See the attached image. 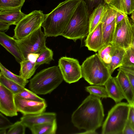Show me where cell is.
Listing matches in <instances>:
<instances>
[{
  "instance_id": "obj_1",
  "label": "cell",
  "mask_w": 134,
  "mask_h": 134,
  "mask_svg": "<svg viewBox=\"0 0 134 134\" xmlns=\"http://www.w3.org/2000/svg\"><path fill=\"white\" fill-rule=\"evenodd\" d=\"M104 116L100 98L90 94L73 112L71 121L79 129L96 131L101 126Z\"/></svg>"
},
{
  "instance_id": "obj_2",
  "label": "cell",
  "mask_w": 134,
  "mask_h": 134,
  "mask_svg": "<svg viewBox=\"0 0 134 134\" xmlns=\"http://www.w3.org/2000/svg\"><path fill=\"white\" fill-rule=\"evenodd\" d=\"M81 0H65L46 14L41 27L47 37L62 36Z\"/></svg>"
},
{
  "instance_id": "obj_3",
  "label": "cell",
  "mask_w": 134,
  "mask_h": 134,
  "mask_svg": "<svg viewBox=\"0 0 134 134\" xmlns=\"http://www.w3.org/2000/svg\"><path fill=\"white\" fill-rule=\"evenodd\" d=\"M63 80L58 66H53L37 73L30 80L29 87L37 94L45 95L51 93Z\"/></svg>"
},
{
  "instance_id": "obj_4",
  "label": "cell",
  "mask_w": 134,
  "mask_h": 134,
  "mask_svg": "<svg viewBox=\"0 0 134 134\" xmlns=\"http://www.w3.org/2000/svg\"><path fill=\"white\" fill-rule=\"evenodd\" d=\"M89 16L86 3L81 0L62 36L74 41L87 36L90 31Z\"/></svg>"
},
{
  "instance_id": "obj_5",
  "label": "cell",
  "mask_w": 134,
  "mask_h": 134,
  "mask_svg": "<svg viewBox=\"0 0 134 134\" xmlns=\"http://www.w3.org/2000/svg\"><path fill=\"white\" fill-rule=\"evenodd\" d=\"M81 67L82 77L91 85H104L111 76L97 53L87 58Z\"/></svg>"
},
{
  "instance_id": "obj_6",
  "label": "cell",
  "mask_w": 134,
  "mask_h": 134,
  "mask_svg": "<svg viewBox=\"0 0 134 134\" xmlns=\"http://www.w3.org/2000/svg\"><path fill=\"white\" fill-rule=\"evenodd\" d=\"M130 107L127 103H117L108 112L102 126V134H122Z\"/></svg>"
},
{
  "instance_id": "obj_7",
  "label": "cell",
  "mask_w": 134,
  "mask_h": 134,
  "mask_svg": "<svg viewBox=\"0 0 134 134\" xmlns=\"http://www.w3.org/2000/svg\"><path fill=\"white\" fill-rule=\"evenodd\" d=\"M45 16L41 10H35L26 14L16 25L13 37L20 40L35 32L41 27Z\"/></svg>"
},
{
  "instance_id": "obj_8",
  "label": "cell",
  "mask_w": 134,
  "mask_h": 134,
  "mask_svg": "<svg viewBox=\"0 0 134 134\" xmlns=\"http://www.w3.org/2000/svg\"><path fill=\"white\" fill-rule=\"evenodd\" d=\"M47 37L41 27L25 38L16 40L18 46L24 60L32 54L38 55L47 47Z\"/></svg>"
},
{
  "instance_id": "obj_9",
  "label": "cell",
  "mask_w": 134,
  "mask_h": 134,
  "mask_svg": "<svg viewBox=\"0 0 134 134\" xmlns=\"http://www.w3.org/2000/svg\"><path fill=\"white\" fill-rule=\"evenodd\" d=\"M58 66L64 80L68 83L77 82L82 77L81 66L76 59L61 57L59 60Z\"/></svg>"
},
{
  "instance_id": "obj_10",
  "label": "cell",
  "mask_w": 134,
  "mask_h": 134,
  "mask_svg": "<svg viewBox=\"0 0 134 134\" xmlns=\"http://www.w3.org/2000/svg\"><path fill=\"white\" fill-rule=\"evenodd\" d=\"M133 23L127 15L116 25L112 44L125 50L132 46Z\"/></svg>"
},
{
  "instance_id": "obj_11",
  "label": "cell",
  "mask_w": 134,
  "mask_h": 134,
  "mask_svg": "<svg viewBox=\"0 0 134 134\" xmlns=\"http://www.w3.org/2000/svg\"><path fill=\"white\" fill-rule=\"evenodd\" d=\"M14 99L18 111L23 115L36 114L44 112L47 107L46 101L40 102L30 100L14 94Z\"/></svg>"
},
{
  "instance_id": "obj_12",
  "label": "cell",
  "mask_w": 134,
  "mask_h": 134,
  "mask_svg": "<svg viewBox=\"0 0 134 134\" xmlns=\"http://www.w3.org/2000/svg\"><path fill=\"white\" fill-rule=\"evenodd\" d=\"M14 94L0 84V111L7 116L18 115L14 99Z\"/></svg>"
},
{
  "instance_id": "obj_13",
  "label": "cell",
  "mask_w": 134,
  "mask_h": 134,
  "mask_svg": "<svg viewBox=\"0 0 134 134\" xmlns=\"http://www.w3.org/2000/svg\"><path fill=\"white\" fill-rule=\"evenodd\" d=\"M56 114L54 112H43L36 114L23 115L20 120L26 127L30 129L33 126L56 120Z\"/></svg>"
},
{
  "instance_id": "obj_14",
  "label": "cell",
  "mask_w": 134,
  "mask_h": 134,
  "mask_svg": "<svg viewBox=\"0 0 134 134\" xmlns=\"http://www.w3.org/2000/svg\"><path fill=\"white\" fill-rule=\"evenodd\" d=\"M85 46L91 51L98 52L104 46L102 23L101 22L91 32L85 40Z\"/></svg>"
},
{
  "instance_id": "obj_15",
  "label": "cell",
  "mask_w": 134,
  "mask_h": 134,
  "mask_svg": "<svg viewBox=\"0 0 134 134\" xmlns=\"http://www.w3.org/2000/svg\"><path fill=\"white\" fill-rule=\"evenodd\" d=\"M0 44L14 57L19 63L24 60L16 39L4 32H0Z\"/></svg>"
},
{
  "instance_id": "obj_16",
  "label": "cell",
  "mask_w": 134,
  "mask_h": 134,
  "mask_svg": "<svg viewBox=\"0 0 134 134\" xmlns=\"http://www.w3.org/2000/svg\"><path fill=\"white\" fill-rule=\"evenodd\" d=\"M116 77L125 99L129 104H134V92L131 84L125 73L119 69Z\"/></svg>"
},
{
  "instance_id": "obj_17",
  "label": "cell",
  "mask_w": 134,
  "mask_h": 134,
  "mask_svg": "<svg viewBox=\"0 0 134 134\" xmlns=\"http://www.w3.org/2000/svg\"><path fill=\"white\" fill-rule=\"evenodd\" d=\"M21 8L0 10V21L10 25H16L26 14L21 11Z\"/></svg>"
},
{
  "instance_id": "obj_18",
  "label": "cell",
  "mask_w": 134,
  "mask_h": 134,
  "mask_svg": "<svg viewBox=\"0 0 134 134\" xmlns=\"http://www.w3.org/2000/svg\"><path fill=\"white\" fill-rule=\"evenodd\" d=\"M104 86L109 97L116 103L121 102L125 97L116 77L111 76L105 83Z\"/></svg>"
},
{
  "instance_id": "obj_19",
  "label": "cell",
  "mask_w": 134,
  "mask_h": 134,
  "mask_svg": "<svg viewBox=\"0 0 134 134\" xmlns=\"http://www.w3.org/2000/svg\"><path fill=\"white\" fill-rule=\"evenodd\" d=\"M105 5L104 2L100 4L94 9L90 15L89 17V33L92 31L101 23Z\"/></svg>"
},
{
  "instance_id": "obj_20",
  "label": "cell",
  "mask_w": 134,
  "mask_h": 134,
  "mask_svg": "<svg viewBox=\"0 0 134 134\" xmlns=\"http://www.w3.org/2000/svg\"><path fill=\"white\" fill-rule=\"evenodd\" d=\"M57 128L56 120L34 125L30 129L33 134H55Z\"/></svg>"
},
{
  "instance_id": "obj_21",
  "label": "cell",
  "mask_w": 134,
  "mask_h": 134,
  "mask_svg": "<svg viewBox=\"0 0 134 134\" xmlns=\"http://www.w3.org/2000/svg\"><path fill=\"white\" fill-rule=\"evenodd\" d=\"M125 51V49L113 45L111 62L109 69L111 75L116 69L121 66Z\"/></svg>"
},
{
  "instance_id": "obj_22",
  "label": "cell",
  "mask_w": 134,
  "mask_h": 134,
  "mask_svg": "<svg viewBox=\"0 0 134 134\" xmlns=\"http://www.w3.org/2000/svg\"><path fill=\"white\" fill-rule=\"evenodd\" d=\"M20 64L19 75L24 79L28 80L34 74L37 67L35 62L27 59L24 60Z\"/></svg>"
},
{
  "instance_id": "obj_23",
  "label": "cell",
  "mask_w": 134,
  "mask_h": 134,
  "mask_svg": "<svg viewBox=\"0 0 134 134\" xmlns=\"http://www.w3.org/2000/svg\"><path fill=\"white\" fill-rule=\"evenodd\" d=\"M108 4L127 15L131 14L134 10V0H113Z\"/></svg>"
},
{
  "instance_id": "obj_24",
  "label": "cell",
  "mask_w": 134,
  "mask_h": 134,
  "mask_svg": "<svg viewBox=\"0 0 134 134\" xmlns=\"http://www.w3.org/2000/svg\"><path fill=\"white\" fill-rule=\"evenodd\" d=\"M113 45L109 44L104 46L98 52L100 59L109 70L111 62Z\"/></svg>"
},
{
  "instance_id": "obj_25",
  "label": "cell",
  "mask_w": 134,
  "mask_h": 134,
  "mask_svg": "<svg viewBox=\"0 0 134 134\" xmlns=\"http://www.w3.org/2000/svg\"><path fill=\"white\" fill-rule=\"evenodd\" d=\"M0 72L7 79L17 83L21 86L25 87L29 82L28 80L24 79L20 75H15L5 68L0 63Z\"/></svg>"
},
{
  "instance_id": "obj_26",
  "label": "cell",
  "mask_w": 134,
  "mask_h": 134,
  "mask_svg": "<svg viewBox=\"0 0 134 134\" xmlns=\"http://www.w3.org/2000/svg\"><path fill=\"white\" fill-rule=\"evenodd\" d=\"M0 84L14 94H17L21 92L25 88L24 87L7 79L1 74H0Z\"/></svg>"
},
{
  "instance_id": "obj_27",
  "label": "cell",
  "mask_w": 134,
  "mask_h": 134,
  "mask_svg": "<svg viewBox=\"0 0 134 134\" xmlns=\"http://www.w3.org/2000/svg\"><path fill=\"white\" fill-rule=\"evenodd\" d=\"M53 52L51 49L46 47L38 54L35 63L38 67L44 64H49L53 59Z\"/></svg>"
},
{
  "instance_id": "obj_28",
  "label": "cell",
  "mask_w": 134,
  "mask_h": 134,
  "mask_svg": "<svg viewBox=\"0 0 134 134\" xmlns=\"http://www.w3.org/2000/svg\"><path fill=\"white\" fill-rule=\"evenodd\" d=\"M118 11L110 5H105L101 22L102 26H105L111 23L116 18Z\"/></svg>"
},
{
  "instance_id": "obj_29",
  "label": "cell",
  "mask_w": 134,
  "mask_h": 134,
  "mask_svg": "<svg viewBox=\"0 0 134 134\" xmlns=\"http://www.w3.org/2000/svg\"><path fill=\"white\" fill-rule=\"evenodd\" d=\"M115 19L110 24L102 26L103 40L104 45L111 44L116 26Z\"/></svg>"
},
{
  "instance_id": "obj_30",
  "label": "cell",
  "mask_w": 134,
  "mask_h": 134,
  "mask_svg": "<svg viewBox=\"0 0 134 134\" xmlns=\"http://www.w3.org/2000/svg\"><path fill=\"white\" fill-rule=\"evenodd\" d=\"M86 90L91 94L100 98H106L109 96L105 88L101 86L94 85L87 86Z\"/></svg>"
},
{
  "instance_id": "obj_31",
  "label": "cell",
  "mask_w": 134,
  "mask_h": 134,
  "mask_svg": "<svg viewBox=\"0 0 134 134\" xmlns=\"http://www.w3.org/2000/svg\"><path fill=\"white\" fill-rule=\"evenodd\" d=\"M121 66L134 67V48L132 46L125 50Z\"/></svg>"
},
{
  "instance_id": "obj_32",
  "label": "cell",
  "mask_w": 134,
  "mask_h": 134,
  "mask_svg": "<svg viewBox=\"0 0 134 134\" xmlns=\"http://www.w3.org/2000/svg\"><path fill=\"white\" fill-rule=\"evenodd\" d=\"M25 0H0V10L21 8Z\"/></svg>"
},
{
  "instance_id": "obj_33",
  "label": "cell",
  "mask_w": 134,
  "mask_h": 134,
  "mask_svg": "<svg viewBox=\"0 0 134 134\" xmlns=\"http://www.w3.org/2000/svg\"><path fill=\"white\" fill-rule=\"evenodd\" d=\"M37 94L31 91L25 87L21 92L17 95L22 98L30 100L40 102L46 101L44 99L40 97Z\"/></svg>"
},
{
  "instance_id": "obj_34",
  "label": "cell",
  "mask_w": 134,
  "mask_h": 134,
  "mask_svg": "<svg viewBox=\"0 0 134 134\" xmlns=\"http://www.w3.org/2000/svg\"><path fill=\"white\" fill-rule=\"evenodd\" d=\"M26 127L20 120L13 124L9 129L7 134H24Z\"/></svg>"
},
{
  "instance_id": "obj_35",
  "label": "cell",
  "mask_w": 134,
  "mask_h": 134,
  "mask_svg": "<svg viewBox=\"0 0 134 134\" xmlns=\"http://www.w3.org/2000/svg\"><path fill=\"white\" fill-rule=\"evenodd\" d=\"M86 3L90 15L94 9L101 3L104 2L103 0H83Z\"/></svg>"
},
{
  "instance_id": "obj_36",
  "label": "cell",
  "mask_w": 134,
  "mask_h": 134,
  "mask_svg": "<svg viewBox=\"0 0 134 134\" xmlns=\"http://www.w3.org/2000/svg\"><path fill=\"white\" fill-rule=\"evenodd\" d=\"M13 124L1 112L0 113V130H6L9 129Z\"/></svg>"
},
{
  "instance_id": "obj_37",
  "label": "cell",
  "mask_w": 134,
  "mask_h": 134,
  "mask_svg": "<svg viewBox=\"0 0 134 134\" xmlns=\"http://www.w3.org/2000/svg\"><path fill=\"white\" fill-rule=\"evenodd\" d=\"M130 105L127 121L134 129V104Z\"/></svg>"
},
{
  "instance_id": "obj_38",
  "label": "cell",
  "mask_w": 134,
  "mask_h": 134,
  "mask_svg": "<svg viewBox=\"0 0 134 134\" xmlns=\"http://www.w3.org/2000/svg\"><path fill=\"white\" fill-rule=\"evenodd\" d=\"M122 134H134V129L128 121L124 128Z\"/></svg>"
},
{
  "instance_id": "obj_39",
  "label": "cell",
  "mask_w": 134,
  "mask_h": 134,
  "mask_svg": "<svg viewBox=\"0 0 134 134\" xmlns=\"http://www.w3.org/2000/svg\"><path fill=\"white\" fill-rule=\"evenodd\" d=\"M127 15L124 13L118 11L115 19L116 25L121 22Z\"/></svg>"
},
{
  "instance_id": "obj_40",
  "label": "cell",
  "mask_w": 134,
  "mask_h": 134,
  "mask_svg": "<svg viewBox=\"0 0 134 134\" xmlns=\"http://www.w3.org/2000/svg\"><path fill=\"white\" fill-rule=\"evenodd\" d=\"M119 69L124 72L130 73L134 76V67H125L120 66Z\"/></svg>"
},
{
  "instance_id": "obj_41",
  "label": "cell",
  "mask_w": 134,
  "mask_h": 134,
  "mask_svg": "<svg viewBox=\"0 0 134 134\" xmlns=\"http://www.w3.org/2000/svg\"><path fill=\"white\" fill-rule=\"evenodd\" d=\"M10 26L7 23L0 21V32H4L7 31L9 29Z\"/></svg>"
},
{
  "instance_id": "obj_42",
  "label": "cell",
  "mask_w": 134,
  "mask_h": 134,
  "mask_svg": "<svg viewBox=\"0 0 134 134\" xmlns=\"http://www.w3.org/2000/svg\"><path fill=\"white\" fill-rule=\"evenodd\" d=\"M125 73L128 77L131 84L134 92V76L128 73Z\"/></svg>"
},
{
  "instance_id": "obj_43",
  "label": "cell",
  "mask_w": 134,
  "mask_h": 134,
  "mask_svg": "<svg viewBox=\"0 0 134 134\" xmlns=\"http://www.w3.org/2000/svg\"><path fill=\"white\" fill-rule=\"evenodd\" d=\"M132 46L134 48V24L133 23L132 25Z\"/></svg>"
},
{
  "instance_id": "obj_44",
  "label": "cell",
  "mask_w": 134,
  "mask_h": 134,
  "mask_svg": "<svg viewBox=\"0 0 134 134\" xmlns=\"http://www.w3.org/2000/svg\"><path fill=\"white\" fill-rule=\"evenodd\" d=\"M81 134H97V133L96 132V131H85L83 132L80 133Z\"/></svg>"
},
{
  "instance_id": "obj_45",
  "label": "cell",
  "mask_w": 134,
  "mask_h": 134,
  "mask_svg": "<svg viewBox=\"0 0 134 134\" xmlns=\"http://www.w3.org/2000/svg\"><path fill=\"white\" fill-rule=\"evenodd\" d=\"M131 16V18L132 21L134 24V10L132 13Z\"/></svg>"
},
{
  "instance_id": "obj_46",
  "label": "cell",
  "mask_w": 134,
  "mask_h": 134,
  "mask_svg": "<svg viewBox=\"0 0 134 134\" xmlns=\"http://www.w3.org/2000/svg\"><path fill=\"white\" fill-rule=\"evenodd\" d=\"M113 0H103L104 3L106 4H110Z\"/></svg>"
},
{
  "instance_id": "obj_47",
  "label": "cell",
  "mask_w": 134,
  "mask_h": 134,
  "mask_svg": "<svg viewBox=\"0 0 134 134\" xmlns=\"http://www.w3.org/2000/svg\"><path fill=\"white\" fill-rule=\"evenodd\" d=\"M6 131V130H0V134H7Z\"/></svg>"
}]
</instances>
